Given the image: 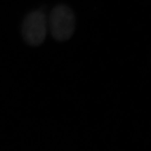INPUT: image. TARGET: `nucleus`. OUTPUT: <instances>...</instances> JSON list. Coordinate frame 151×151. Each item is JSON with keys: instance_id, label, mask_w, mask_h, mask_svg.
I'll use <instances>...</instances> for the list:
<instances>
[{"instance_id": "nucleus-1", "label": "nucleus", "mask_w": 151, "mask_h": 151, "mask_svg": "<svg viewBox=\"0 0 151 151\" xmlns=\"http://www.w3.org/2000/svg\"><path fill=\"white\" fill-rule=\"evenodd\" d=\"M48 26L52 37L58 41L69 39L74 32L76 18L71 9L65 5L56 6L50 12Z\"/></svg>"}, {"instance_id": "nucleus-2", "label": "nucleus", "mask_w": 151, "mask_h": 151, "mask_svg": "<svg viewBox=\"0 0 151 151\" xmlns=\"http://www.w3.org/2000/svg\"><path fill=\"white\" fill-rule=\"evenodd\" d=\"M48 20L44 13L35 11L27 15L22 25V35L28 45L38 46L42 44L46 37Z\"/></svg>"}]
</instances>
